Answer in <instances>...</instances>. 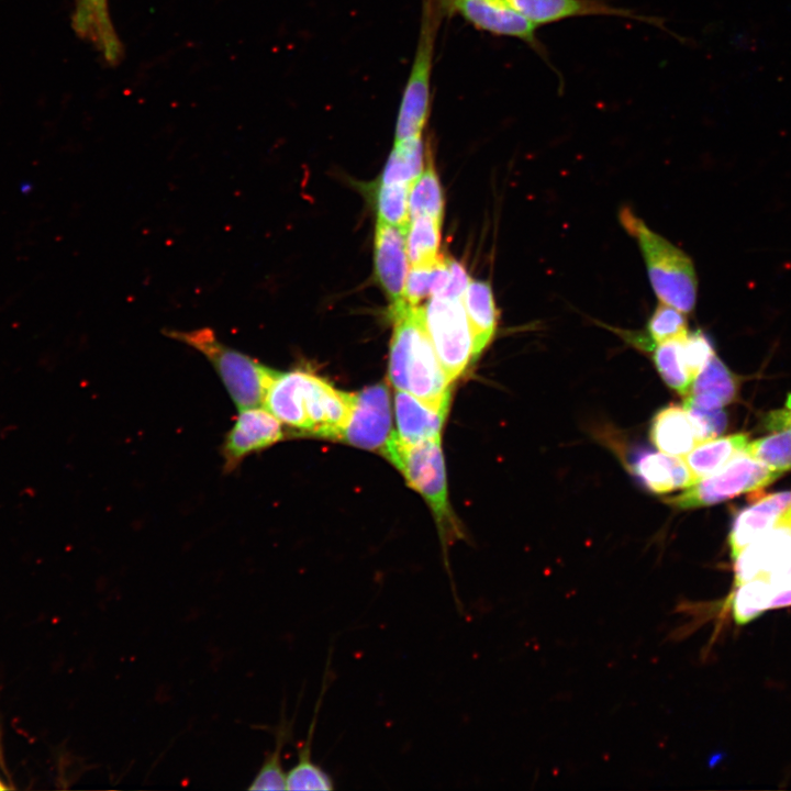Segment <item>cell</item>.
I'll use <instances>...</instances> for the list:
<instances>
[{
	"label": "cell",
	"mask_w": 791,
	"mask_h": 791,
	"mask_svg": "<svg viewBox=\"0 0 791 791\" xmlns=\"http://www.w3.org/2000/svg\"><path fill=\"white\" fill-rule=\"evenodd\" d=\"M353 394L335 389L307 370L277 371L263 406L296 432L339 439L349 416Z\"/></svg>",
	"instance_id": "cell-1"
},
{
	"label": "cell",
	"mask_w": 791,
	"mask_h": 791,
	"mask_svg": "<svg viewBox=\"0 0 791 791\" xmlns=\"http://www.w3.org/2000/svg\"><path fill=\"white\" fill-rule=\"evenodd\" d=\"M390 310L394 324L388 364L390 382L436 410L448 411L452 382L428 337L422 307L404 303Z\"/></svg>",
	"instance_id": "cell-2"
},
{
	"label": "cell",
	"mask_w": 791,
	"mask_h": 791,
	"mask_svg": "<svg viewBox=\"0 0 791 791\" xmlns=\"http://www.w3.org/2000/svg\"><path fill=\"white\" fill-rule=\"evenodd\" d=\"M620 220L638 242L653 290L660 302L683 313L692 312L697 303L698 278L691 258L651 231L628 209L621 211Z\"/></svg>",
	"instance_id": "cell-3"
},
{
	"label": "cell",
	"mask_w": 791,
	"mask_h": 791,
	"mask_svg": "<svg viewBox=\"0 0 791 791\" xmlns=\"http://www.w3.org/2000/svg\"><path fill=\"white\" fill-rule=\"evenodd\" d=\"M166 334L194 348L211 363L238 410L263 405L277 370L221 343L208 327Z\"/></svg>",
	"instance_id": "cell-4"
},
{
	"label": "cell",
	"mask_w": 791,
	"mask_h": 791,
	"mask_svg": "<svg viewBox=\"0 0 791 791\" xmlns=\"http://www.w3.org/2000/svg\"><path fill=\"white\" fill-rule=\"evenodd\" d=\"M382 455L402 472L408 483L431 506L445 549L446 544L458 536V532L450 516L441 436L417 443H404L394 432Z\"/></svg>",
	"instance_id": "cell-5"
},
{
	"label": "cell",
	"mask_w": 791,
	"mask_h": 791,
	"mask_svg": "<svg viewBox=\"0 0 791 791\" xmlns=\"http://www.w3.org/2000/svg\"><path fill=\"white\" fill-rule=\"evenodd\" d=\"M444 13L436 0H423L420 35L396 122V140L422 135L431 111L435 37Z\"/></svg>",
	"instance_id": "cell-6"
},
{
	"label": "cell",
	"mask_w": 791,
	"mask_h": 791,
	"mask_svg": "<svg viewBox=\"0 0 791 791\" xmlns=\"http://www.w3.org/2000/svg\"><path fill=\"white\" fill-rule=\"evenodd\" d=\"M781 475L743 450L720 470L699 479L681 493L667 499V502L682 510L709 506L759 490Z\"/></svg>",
	"instance_id": "cell-7"
},
{
	"label": "cell",
	"mask_w": 791,
	"mask_h": 791,
	"mask_svg": "<svg viewBox=\"0 0 791 791\" xmlns=\"http://www.w3.org/2000/svg\"><path fill=\"white\" fill-rule=\"evenodd\" d=\"M423 309L424 324L450 382L475 360L472 334L463 299L431 297Z\"/></svg>",
	"instance_id": "cell-8"
},
{
	"label": "cell",
	"mask_w": 791,
	"mask_h": 791,
	"mask_svg": "<svg viewBox=\"0 0 791 791\" xmlns=\"http://www.w3.org/2000/svg\"><path fill=\"white\" fill-rule=\"evenodd\" d=\"M734 559L735 584L757 577L775 588L791 583V510Z\"/></svg>",
	"instance_id": "cell-9"
},
{
	"label": "cell",
	"mask_w": 791,
	"mask_h": 791,
	"mask_svg": "<svg viewBox=\"0 0 791 791\" xmlns=\"http://www.w3.org/2000/svg\"><path fill=\"white\" fill-rule=\"evenodd\" d=\"M444 15L457 14L477 30L521 40L552 66L547 51L536 34L537 26L505 0H436Z\"/></svg>",
	"instance_id": "cell-10"
},
{
	"label": "cell",
	"mask_w": 791,
	"mask_h": 791,
	"mask_svg": "<svg viewBox=\"0 0 791 791\" xmlns=\"http://www.w3.org/2000/svg\"><path fill=\"white\" fill-rule=\"evenodd\" d=\"M388 387L377 383L353 394L348 420L339 439L382 454L393 435Z\"/></svg>",
	"instance_id": "cell-11"
},
{
	"label": "cell",
	"mask_w": 791,
	"mask_h": 791,
	"mask_svg": "<svg viewBox=\"0 0 791 791\" xmlns=\"http://www.w3.org/2000/svg\"><path fill=\"white\" fill-rule=\"evenodd\" d=\"M283 437L281 422L265 406L239 410L223 444L224 468L235 469L248 455L270 447Z\"/></svg>",
	"instance_id": "cell-12"
},
{
	"label": "cell",
	"mask_w": 791,
	"mask_h": 791,
	"mask_svg": "<svg viewBox=\"0 0 791 791\" xmlns=\"http://www.w3.org/2000/svg\"><path fill=\"white\" fill-rule=\"evenodd\" d=\"M505 2L537 27L569 18L610 15L647 22L668 31L659 18L640 15L630 9L614 7L604 0H505Z\"/></svg>",
	"instance_id": "cell-13"
},
{
	"label": "cell",
	"mask_w": 791,
	"mask_h": 791,
	"mask_svg": "<svg viewBox=\"0 0 791 791\" xmlns=\"http://www.w3.org/2000/svg\"><path fill=\"white\" fill-rule=\"evenodd\" d=\"M406 231L378 221L375 235V268L377 279L387 293L391 308L405 303L408 277Z\"/></svg>",
	"instance_id": "cell-14"
},
{
	"label": "cell",
	"mask_w": 791,
	"mask_h": 791,
	"mask_svg": "<svg viewBox=\"0 0 791 791\" xmlns=\"http://www.w3.org/2000/svg\"><path fill=\"white\" fill-rule=\"evenodd\" d=\"M630 468L642 486L653 493L671 492L697 481L684 460L649 448L634 450Z\"/></svg>",
	"instance_id": "cell-15"
},
{
	"label": "cell",
	"mask_w": 791,
	"mask_h": 791,
	"mask_svg": "<svg viewBox=\"0 0 791 791\" xmlns=\"http://www.w3.org/2000/svg\"><path fill=\"white\" fill-rule=\"evenodd\" d=\"M791 510V491L765 495L743 509L735 517L728 535L731 555L735 558L745 547L771 530Z\"/></svg>",
	"instance_id": "cell-16"
},
{
	"label": "cell",
	"mask_w": 791,
	"mask_h": 791,
	"mask_svg": "<svg viewBox=\"0 0 791 791\" xmlns=\"http://www.w3.org/2000/svg\"><path fill=\"white\" fill-rule=\"evenodd\" d=\"M73 26L77 34L92 44L105 62L115 64L122 45L112 24L108 0H74Z\"/></svg>",
	"instance_id": "cell-17"
},
{
	"label": "cell",
	"mask_w": 791,
	"mask_h": 791,
	"mask_svg": "<svg viewBox=\"0 0 791 791\" xmlns=\"http://www.w3.org/2000/svg\"><path fill=\"white\" fill-rule=\"evenodd\" d=\"M447 412L436 410L413 394L398 390L394 394L396 435L404 443H417L441 436Z\"/></svg>",
	"instance_id": "cell-18"
},
{
	"label": "cell",
	"mask_w": 791,
	"mask_h": 791,
	"mask_svg": "<svg viewBox=\"0 0 791 791\" xmlns=\"http://www.w3.org/2000/svg\"><path fill=\"white\" fill-rule=\"evenodd\" d=\"M736 376L714 354L694 378L684 404L702 410L721 409L736 400Z\"/></svg>",
	"instance_id": "cell-19"
},
{
	"label": "cell",
	"mask_w": 791,
	"mask_h": 791,
	"mask_svg": "<svg viewBox=\"0 0 791 791\" xmlns=\"http://www.w3.org/2000/svg\"><path fill=\"white\" fill-rule=\"evenodd\" d=\"M649 436L662 453L684 457L697 444L695 433L684 406L671 404L651 420Z\"/></svg>",
	"instance_id": "cell-20"
},
{
	"label": "cell",
	"mask_w": 791,
	"mask_h": 791,
	"mask_svg": "<svg viewBox=\"0 0 791 791\" xmlns=\"http://www.w3.org/2000/svg\"><path fill=\"white\" fill-rule=\"evenodd\" d=\"M463 304L472 334L476 359L490 343L497 328L498 311L490 283L470 280L463 296Z\"/></svg>",
	"instance_id": "cell-21"
},
{
	"label": "cell",
	"mask_w": 791,
	"mask_h": 791,
	"mask_svg": "<svg viewBox=\"0 0 791 791\" xmlns=\"http://www.w3.org/2000/svg\"><path fill=\"white\" fill-rule=\"evenodd\" d=\"M747 443L746 434L709 438L698 443L684 456V461L698 481L720 470L734 456L745 450Z\"/></svg>",
	"instance_id": "cell-22"
},
{
	"label": "cell",
	"mask_w": 791,
	"mask_h": 791,
	"mask_svg": "<svg viewBox=\"0 0 791 791\" xmlns=\"http://www.w3.org/2000/svg\"><path fill=\"white\" fill-rule=\"evenodd\" d=\"M441 220L431 215H417L406 229V253L411 267H431L442 259L439 255Z\"/></svg>",
	"instance_id": "cell-23"
},
{
	"label": "cell",
	"mask_w": 791,
	"mask_h": 791,
	"mask_svg": "<svg viewBox=\"0 0 791 791\" xmlns=\"http://www.w3.org/2000/svg\"><path fill=\"white\" fill-rule=\"evenodd\" d=\"M422 135L396 141L380 177L381 185H411L423 171Z\"/></svg>",
	"instance_id": "cell-24"
},
{
	"label": "cell",
	"mask_w": 791,
	"mask_h": 791,
	"mask_svg": "<svg viewBox=\"0 0 791 791\" xmlns=\"http://www.w3.org/2000/svg\"><path fill=\"white\" fill-rule=\"evenodd\" d=\"M322 695L316 704V713L311 722L305 744L298 750V761L286 776V790H332V777L312 760V740L316 725V715Z\"/></svg>",
	"instance_id": "cell-25"
},
{
	"label": "cell",
	"mask_w": 791,
	"mask_h": 791,
	"mask_svg": "<svg viewBox=\"0 0 791 791\" xmlns=\"http://www.w3.org/2000/svg\"><path fill=\"white\" fill-rule=\"evenodd\" d=\"M775 587L764 577L735 584L729 600L736 624L744 625L769 610Z\"/></svg>",
	"instance_id": "cell-26"
},
{
	"label": "cell",
	"mask_w": 791,
	"mask_h": 791,
	"mask_svg": "<svg viewBox=\"0 0 791 791\" xmlns=\"http://www.w3.org/2000/svg\"><path fill=\"white\" fill-rule=\"evenodd\" d=\"M410 216L431 215L442 221L444 199L438 177L431 159L425 170L410 185Z\"/></svg>",
	"instance_id": "cell-27"
},
{
	"label": "cell",
	"mask_w": 791,
	"mask_h": 791,
	"mask_svg": "<svg viewBox=\"0 0 791 791\" xmlns=\"http://www.w3.org/2000/svg\"><path fill=\"white\" fill-rule=\"evenodd\" d=\"M292 723H289L282 713V720L275 728V748L266 756L248 790H286L287 773L281 758L282 749L292 736Z\"/></svg>",
	"instance_id": "cell-28"
},
{
	"label": "cell",
	"mask_w": 791,
	"mask_h": 791,
	"mask_svg": "<svg viewBox=\"0 0 791 791\" xmlns=\"http://www.w3.org/2000/svg\"><path fill=\"white\" fill-rule=\"evenodd\" d=\"M681 338L660 343L654 352V363L662 380L671 389L682 396H687L693 379L690 377L682 360Z\"/></svg>",
	"instance_id": "cell-29"
},
{
	"label": "cell",
	"mask_w": 791,
	"mask_h": 791,
	"mask_svg": "<svg viewBox=\"0 0 791 791\" xmlns=\"http://www.w3.org/2000/svg\"><path fill=\"white\" fill-rule=\"evenodd\" d=\"M745 452L768 468L784 472L791 469V427L748 442Z\"/></svg>",
	"instance_id": "cell-30"
},
{
	"label": "cell",
	"mask_w": 791,
	"mask_h": 791,
	"mask_svg": "<svg viewBox=\"0 0 791 791\" xmlns=\"http://www.w3.org/2000/svg\"><path fill=\"white\" fill-rule=\"evenodd\" d=\"M409 189L406 183H380L377 191L378 221L406 231L411 219Z\"/></svg>",
	"instance_id": "cell-31"
},
{
	"label": "cell",
	"mask_w": 791,
	"mask_h": 791,
	"mask_svg": "<svg viewBox=\"0 0 791 791\" xmlns=\"http://www.w3.org/2000/svg\"><path fill=\"white\" fill-rule=\"evenodd\" d=\"M688 333L683 312L660 302L647 324L650 342L660 344L669 339L681 338Z\"/></svg>",
	"instance_id": "cell-32"
},
{
	"label": "cell",
	"mask_w": 791,
	"mask_h": 791,
	"mask_svg": "<svg viewBox=\"0 0 791 791\" xmlns=\"http://www.w3.org/2000/svg\"><path fill=\"white\" fill-rule=\"evenodd\" d=\"M712 355H714L713 345L703 332L687 333L681 338L682 360L693 380Z\"/></svg>",
	"instance_id": "cell-33"
},
{
	"label": "cell",
	"mask_w": 791,
	"mask_h": 791,
	"mask_svg": "<svg viewBox=\"0 0 791 791\" xmlns=\"http://www.w3.org/2000/svg\"><path fill=\"white\" fill-rule=\"evenodd\" d=\"M691 420L698 443L714 438L727 426V416L721 409L702 410L693 405H683Z\"/></svg>",
	"instance_id": "cell-34"
},
{
	"label": "cell",
	"mask_w": 791,
	"mask_h": 791,
	"mask_svg": "<svg viewBox=\"0 0 791 791\" xmlns=\"http://www.w3.org/2000/svg\"><path fill=\"white\" fill-rule=\"evenodd\" d=\"M435 265L431 267H411L404 288V301L408 305L417 307L423 299L431 296Z\"/></svg>",
	"instance_id": "cell-35"
},
{
	"label": "cell",
	"mask_w": 791,
	"mask_h": 791,
	"mask_svg": "<svg viewBox=\"0 0 791 791\" xmlns=\"http://www.w3.org/2000/svg\"><path fill=\"white\" fill-rule=\"evenodd\" d=\"M447 264L449 268V279L444 291L437 298L463 299L470 282L469 276L460 263L447 258Z\"/></svg>",
	"instance_id": "cell-36"
},
{
	"label": "cell",
	"mask_w": 791,
	"mask_h": 791,
	"mask_svg": "<svg viewBox=\"0 0 791 791\" xmlns=\"http://www.w3.org/2000/svg\"><path fill=\"white\" fill-rule=\"evenodd\" d=\"M791 606V583L775 588L770 600V609H780Z\"/></svg>",
	"instance_id": "cell-37"
},
{
	"label": "cell",
	"mask_w": 791,
	"mask_h": 791,
	"mask_svg": "<svg viewBox=\"0 0 791 791\" xmlns=\"http://www.w3.org/2000/svg\"><path fill=\"white\" fill-rule=\"evenodd\" d=\"M4 789H7V787L4 784H2V782L0 781V790H4Z\"/></svg>",
	"instance_id": "cell-38"
}]
</instances>
